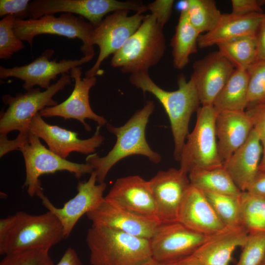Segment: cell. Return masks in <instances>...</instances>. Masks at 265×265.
<instances>
[{"label":"cell","mask_w":265,"mask_h":265,"mask_svg":"<svg viewBox=\"0 0 265 265\" xmlns=\"http://www.w3.org/2000/svg\"><path fill=\"white\" fill-rule=\"evenodd\" d=\"M257 60H265V13L256 34Z\"/></svg>","instance_id":"obj_42"},{"label":"cell","mask_w":265,"mask_h":265,"mask_svg":"<svg viewBox=\"0 0 265 265\" xmlns=\"http://www.w3.org/2000/svg\"><path fill=\"white\" fill-rule=\"evenodd\" d=\"M71 76L64 73L54 84L44 91L39 88H32L25 93H19L15 96L9 94L2 97V102L8 106L7 109L0 112V136H6L13 131L19 133H28V127L33 117L47 107L58 105L53 97L59 91L71 84Z\"/></svg>","instance_id":"obj_6"},{"label":"cell","mask_w":265,"mask_h":265,"mask_svg":"<svg viewBox=\"0 0 265 265\" xmlns=\"http://www.w3.org/2000/svg\"><path fill=\"white\" fill-rule=\"evenodd\" d=\"M104 198L130 212L159 221L148 181L139 176L117 179Z\"/></svg>","instance_id":"obj_19"},{"label":"cell","mask_w":265,"mask_h":265,"mask_svg":"<svg viewBox=\"0 0 265 265\" xmlns=\"http://www.w3.org/2000/svg\"><path fill=\"white\" fill-rule=\"evenodd\" d=\"M127 10L144 13L146 5L136 1L116 0H34L28 5L29 19H36L46 15L59 12L77 14L87 19L94 27L98 26L105 15Z\"/></svg>","instance_id":"obj_10"},{"label":"cell","mask_w":265,"mask_h":265,"mask_svg":"<svg viewBox=\"0 0 265 265\" xmlns=\"http://www.w3.org/2000/svg\"><path fill=\"white\" fill-rule=\"evenodd\" d=\"M192 186L204 191L238 196L241 193L223 165L188 174Z\"/></svg>","instance_id":"obj_28"},{"label":"cell","mask_w":265,"mask_h":265,"mask_svg":"<svg viewBox=\"0 0 265 265\" xmlns=\"http://www.w3.org/2000/svg\"><path fill=\"white\" fill-rule=\"evenodd\" d=\"M160 222L177 221L179 210L191 184L181 168L159 171L148 181Z\"/></svg>","instance_id":"obj_14"},{"label":"cell","mask_w":265,"mask_h":265,"mask_svg":"<svg viewBox=\"0 0 265 265\" xmlns=\"http://www.w3.org/2000/svg\"><path fill=\"white\" fill-rule=\"evenodd\" d=\"M246 191L254 195L265 197V172L259 171Z\"/></svg>","instance_id":"obj_41"},{"label":"cell","mask_w":265,"mask_h":265,"mask_svg":"<svg viewBox=\"0 0 265 265\" xmlns=\"http://www.w3.org/2000/svg\"><path fill=\"white\" fill-rule=\"evenodd\" d=\"M259 171L265 172V153H263L262 158L259 165Z\"/></svg>","instance_id":"obj_46"},{"label":"cell","mask_w":265,"mask_h":265,"mask_svg":"<svg viewBox=\"0 0 265 265\" xmlns=\"http://www.w3.org/2000/svg\"><path fill=\"white\" fill-rule=\"evenodd\" d=\"M179 265H203L198 260L192 256L183 260Z\"/></svg>","instance_id":"obj_44"},{"label":"cell","mask_w":265,"mask_h":265,"mask_svg":"<svg viewBox=\"0 0 265 265\" xmlns=\"http://www.w3.org/2000/svg\"><path fill=\"white\" fill-rule=\"evenodd\" d=\"M248 235L242 225L225 226L220 231L207 236L191 256L203 265H229L234 251L244 245Z\"/></svg>","instance_id":"obj_22"},{"label":"cell","mask_w":265,"mask_h":265,"mask_svg":"<svg viewBox=\"0 0 265 265\" xmlns=\"http://www.w3.org/2000/svg\"><path fill=\"white\" fill-rule=\"evenodd\" d=\"M248 74L235 69L213 103L215 111H244L248 106Z\"/></svg>","instance_id":"obj_26"},{"label":"cell","mask_w":265,"mask_h":265,"mask_svg":"<svg viewBox=\"0 0 265 265\" xmlns=\"http://www.w3.org/2000/svg\"><path fill=\"white\" fill-rule=\"evenodd\" d=\"M261 265H265V258H264V259L263 260V263Z\"/></svg>","instance_id":"obj_47"},{"label":"cell","mask_w":265,"mask_h":265,"mask_svg":"<svg viewBox=\"0 0 265 265\" xmlns=\"http://www.w3.org/2000/svg\"><path fill=\"white\" fill-rule=\"evenodd\" d=\"M172 263V264H163L158 262V261L155 260L153 258H151L150 260L143 264L142 265H179L180 263L182 262Z\"/></svg>","instance_id":"obj_45"},{"label":"cell","mask_w":265,"mask_h":265,"mask_svg":"<svg viewBox=\"0 0 265 265\" xmlns=\"http://www.w3.org/2000/svg\"><path fill=\"white\" fill-rule=\"evenodd\" d=\"M86 215L92 225L108 227L149 239L161 223L117 206L104 198Z\"/></svg>","instance_id":"obj_18"},{"label":"cell","mask_w":265,"mask_h":265,"mask_svg":"<svg viewBox=\"0 0 265 265\" xmlns=\"http://www.w3.org/2000/svg\"><path fill=\"white\" fill-rule=\"evenodd\" d=\"M196 112L194 128L186 137L179 160L180 168L188 174L223 165L215 132V110L213 106L208 105L202 106Z\"/></svg>","instance_id":"obj_7"},{"label":"cell","mask_w":265,"mask_h":265,"mask_svg":"<svg viewBox=\"0 0 265 265\" xmlns=\"http://www.w3.org/2000/svg\"><path fill=\"white\" fill-rule=\"evenodd\" d=\"M241 224L249 234L265 232V197L242 191Z\"/></svg>","instance_id":"obj_31"},{"label":"cell","mask_w":265,"mask_h":265,"mask_svg":"<svg viewBox=\"0 0 265 265\" xmlns=\"http://www.w3.org/2000/svg\"><path fill=\"white\" fill-rule=\"evenodd\" d=\"M216 46L236 69L247 71L257 60L256 35L222 42Z\"/></svg>","instance_id":"obj_29"},{"label":"cell","mask_w":265,"mask_h":265,"mask_svg":"<svg viewBox=\"0 0 265 265\" xmlns=\"http://www.w3.org/2000/svg\"><path fill=\"white\" fill-rule=\"evenodd\" d=\"M174 3L173 0H156L149 3L147 8L156 18L158 24L163 27L171 17Z\"/></svg>","instance_id":"obj_39"},{"label":"cell","mask_w":265,"mask_h":265,"mask_svg":"<svg viewBox=\"0 0 265 265\" xmlns=\"http://www.w3.org/2000/svg\"><path fill=\"white\" fill-rule=\"evenodd\" d=\"M236 265H260L265 257V232L249 234Z\"/></svg>","instance_id":"obj_35"},{"label":"cell","mask_w":265,"mask_h":265,"mask_svg":"<svg viewBox=\"0 0 265 265\" xmlns=\"http://www.w3.org/2000/svg\"><path fill=\"white\" fill-rule=\"evenodd\" d=\"M130 11L119 10L106 16L95 27L91 37V44L97 45L99 53L94 65L85 74V77H96L103 73L102 62L110 54L118 51L137 30L145 15L140 12L129 16Z\"/></svg>","instance_id":"obj_11"},{"label":"cell","mask_w":265,"mask_h":265,"mask_svg":"<svg viewBox=\"0 0 265 265\" xmlns=\"http://www.w3.org/2000/svg\"><path fill=\"white\" fill-rule=\"evenodd\" d=\"M245 112L259 137L263 147V153H265V104L249 106Z\"/></svg>","instance_id":"obj_37"},{"label":"cell","mask_w":265,"mask_h":265,"mask_svg":"<svg viewBox=\"0 0 265 265\" xmlns=\"http://www.w3.org/2000/svg\"><path fill=\"white\" fill-rule=\"evenodd\" d=\"M16 20L8 15L0 21V58L7 59L24 48L23 41L15 34L14 26Z\"/></svg>","instance_id":"obj_34"},{"label":"cell","mask_w":265,"mask_h":265,"mask_svg":"<svg viewBox=\"0 0 265 265\" xmlns=\"http://www.w3.org/2000/svg\"><path fill=\"white\" fill-rule=\"evenodd\" d=\"M215 128L219 156L223 161L248 138L253 129L245 111H215Z\"/></svg>","instance_id":"obj_23"},{"label":"cell","mask_w":265,"mask_h":265,"mask_svg":"<svg viewBox=\"0 0 265 265\" xmlns=\"http://www.w3.org/2000/svg\"><path fill=\"white\" fill-rule=\"evenodd\" d=\"M193 78L202 106L212 105L236 69L218 51L210 53L193 64Z\"/></svg>","instance_id":"obj_20"},{"label":"cell","mask_w":265,"mask_h":265,"mask_svg":"<svg viewBox=\"0 0 265 265\" xmlns=\"http://www.w3.org/2000/svg\"><path fill=\"white\" fill-rule=\"evenodd\" d=\"M130 83L144 93L153 94L164 108L170 120L174 142V157L179 161L183 147L189 133L188 126L192 114L197 110L200 104L193 78L188 81L181 75L178 77V88L166 91L151 79L148 72L130 75Z\"/></svg>","instance_id":"obj_2"},{"label":"cell","mask_w":265,"mask_h":265,"mask_svg":"<svg viewBox=\"0 0 265 265\" xmlns=\"http://www.w3.org/2000/svg\"><path fill=\"white\" fill-rule=\"evenodd\" d=\"M100 128L97 126L95 133L90 138L80 139L75 132L47 123L38 112L31 119L28 131L43 139L49 150L66 159L74 152L87 155L95 153L96 149L105 140V137L100 132Z\"/></svg>","instance_id":"obj_16"},{"label":"cell","mask_w":265,"mask_h":265,"mask_svg":"<svg viewBox=\"0 0 265 265\" xmlns=\"http://www.w3.org/2000/svg\"><path fill=\"white\" fill-rule=\"evenodd\" d=\"M56 265H83L77 252L73 248L68 247Z\"/></svg>","instance_id":"obj_43"},{"label":"cell","mask_w":265,"mask_h":265,"mask_svg":"<svg viewBox=\"0 0 265 265\" xmlns=\"http://www.w3.org/2000/svg\"><path fill=\"white\" fill-rule=\"evenodd\" d=\"M264 13L237 15L222 13L211 31L200 34L198 47L207 48L237 38L256 35Z\"/></svg>","instance_id":"obj_25"},{"label":"cell","mask_w":265,"mask_h":265,"mask_svg":"<svg viewBox=\"0 0 265 265\" xmlns=\"http://www.w3.org/2000/svg\"><path fill=\"white\" fill-rule=\"evenodd\" d=\"M86 242L91 265H142L152 258L150 239L92 225Z\"/></svg>","instance_id":"obj_4"},{"label":"cell","mask_w":265,"mask_h":265,"mask_svg":"<svg viewBox=\"0 0 265 265\" xmlns=\"http://www.w3.org/2000/svg\"><path fill=\"white\" fill-rule=\"evenodd\" d=\"M263 149L259 137L253 129L245 143L223 163L236 186L246 191L259 172Z\"/></svg>","instance_id":"obj_24"},{"label":"cell","mask_w":265,"mask_h":265,"mask_svg":"<svg viewBox=\"0 0 265 265\" xmlns=\"http://www.w3.org/2000/svg\"><path fill=\"white\" fill-rule=\"evenodd\" d=\"M19 150L23 154L26 167V180L23 187L26 188L30 197L38 196L43 193L39 180L43 175L66 171L80 179L94 171L92 166L86 162L78 163L62 158L46 148L38 136L29 132Z\"/></svg>","instance_id":"obj_8"},{"label":"cell","mask_w":265,"mask_h":265,"mask_svg":"<svg viewBox=\"0 0 265 265\" xmlns=\"http://www.w3.org/2000/svg\"><path fill=\"white\" fill-rule=\"evenodd\" d=\"M262 3L261 1L257 0H232L231 13L237 15L263 13Z\"/></svg>","instance_id":"obj_40"},{"label":"cell","mask_w":265,"mask_h":265,"mask_svg":"<svg viewBox=\"0 0 265 265\" xmlns=\"http://www.w3.org/2000/svg\"><path fill=\"white\" fill-rule=\"evenodd\" d=\"M80 66L72 68L70 76L75 80L74 88L70 96L61 103L55 106L47 107L39 112L44 117H60L65 120L75 119L79 121L84 129L90 132V126L85 122L89 119L96 122L101 127L106 125V119L96 114L89 103V91L97 82L96 77L81 78Z\"/></svg>","instance_id":"obj_17"},{"label":"cell","mask_w":265,"mask_h":265,"mask_svg":"<svg viewBox=\"0 0 265 265\" xmlns=\"http://www.w3.org/2000/svg\"><path fill=\"white\" fill-rule=\"evenodd\" d=\"M206 237L178 221L161 222L150 239L152 258L163 264L180 262L191 256Z\"/></svg>","instance_id":"obj_12"},{"label":"cell","mask_w":265,"mask_h":265,"mask_svg":"<svg viewBox=\"0 0 265 265\" xmlns=\"http://www.w3.org/2000/svg\"><path fill=\"white\" fill-rule=\"evenodd\" d=\"M177 221L205 236L212 235L226 226L203 191L191 185L181 205Z\"/></svg>","instance_id":"obj_21"},{"label":"cell","mask_w":265,"mask_h":265,"mask_svg":"<svg viewBox=\"0 0 265 265\" xmlns=\"http://www.w3.org/2000/svg\"><path fill=\"white\" fill-rule=\"evenodd\" d=\"M203 191L214 212L226 226L242 225L240 195L236 196Z\"/></svg>","instance_id":"obj_32"},{"label":"cell","mask_w":265,"mask_h":265,"mask_svg":"<svg viewBox=\"0 0 265 265\" xmlns=\"http://www.w3.org/2000/svg\"><path fill=\"white\" fill-rule=\"evenodd\" d=\"M186 13L189 22L200 34L216 26L222 14L213 0H188Z\"/></svg>","instance_id":"obj_30"},{"label":"cell","mask_w":265,"mask_h":265,"mask_svg":"<svg viewBox=\"0 0 265 265\" xmlns=\"http://www.w3.org/2000/svg\"><path fill=\"white\" fill-rule=\"evenodd\" d=\"M0 265H54L49 251L26 250L4 256Z\"/></svg>","instance_id":"obj_36"},{"label":"cell","mask_w":265,"mask_h":265,"mask_svg":"<svg viewBox=\"0 0 265 265\" xmlns=\"http://www.w3.org/2000/svg\"><path fill=\"white\" fill-rule=\"evenodd\" d=\"M106 188V183L97 182L96 173L93 171L87 181L78 183L77 193L61 208L55 206L44 193L38 197L43 206L58 219L66 238L70 235L80 218L93 210L103 200Z\"/></svg>","instance_id":"obj_13"},{"label":"cell","mask_w":265,"mask_h":265,"mask_svg":"<svg viewBox=\"0 0 265 265\" xmlns=\"http://www.w3.org/2000/svg\"><path fill=\"white\" fill-rule=\"evenodd\" d=\"M54 50L47 49L31 63L21 66L6 68L0 67V78L15 77L24 81L23 87L28 91L35 85L47 89L51 81L60 74L68 73L72 68L80 66L90 61L94 56H83L79 59H63L59 62L50 60Z\"/></svg>","instance_id":"obj_15"},{"label":"cell","mask_w":265,"mask_h":265,"mask_svg":"<svg viewBox=\"0 0 265 265\" xmlns=\"http://www.w3.org/2000/svg\"></svg>","instance_id":"obj_48"},{"label":"cell","mask_w":265,"mask_h":265,"mask_svg":"<svg viewBox=\"0 0 265 265\" xmlns=\"http://www.w3.org/2000/svg\"><path fill=\"white\" fill-rule=\"evenodd\" d=\"M29 0H0V16L13 15L16 19L26 20L28 17Z\"/></svg>","instance_id":"obj_38"},{"label":"cell","mask_w":265,"mask_h":265,"mask_svg":"<svg viewBox=\"0 0 265 265\" xmlns=\"http://www.w3.org/2000/svg\"><path fill=\"white\" fill-rule=\"evenodd\" d=\"M155 107L154 102L149 101L123 126L106 125L107 131L116 137L113 147L105 157H100L94 153L86 158V162L92 166L96 173L98 183L104 182L112 167L126 157L139 155L146 157L155 164L160 161V155L152 150L145 137L146 126Z\"/></svg>","instance_id":"obj_3"},{"label":"cell","mask_w":265,"mask_h":265,"mask_svg":"<svg viewBox=\"0 0 265 265\" xmlns=\"http://www.w3.org/2000/svg\"><path fill=\"white\" fill-rule=\"evenodd\" d=\"M248 106L265 104V60H257L247 70Z\"/></svg>","instance_id":"obj_33"},{"label":"cell","mask_w":265,"mask_h":265,"mask_svg":"<svg viewBox=\"0 0 265 265\" xmlns=\"http://www.w3.org/2000/svg\"><path fill=\"white\" fill-rule=\"evenodd\" d=\"M165 50L163 27L154 15H146L137 30L113 54L111 65L124 74L148 72L160 61Z\"/></svg>","instance_id":"obj_5"},{"label":"cell","mask_w":265,"mask_h":265,"mask_svg":"<svg viewBox=\"0 0 265 265\" xmlns=\"http://www.w3.org/2000/svg\"><path fill=\"white\" fill-rule=\"evenodd\" d=\"M186 10L180 12L171 41L173 65L179 70L184 68L189 61L190 56L196 53L200 35L189 22Z\"/></svg>","instance_id":"obj_27"},{"label":"cell","mask_w":265,"mask_h":265,"mask_svg":"<svg viewBox=\"0 0 265 265\" xmlns=\"http://www.w3.org/2000/svg\"><path fill=\"white\" fill-rule=\"evenodd\" d=\"M95 27L84 18L73 14L63 13L59 17L44 15L39 19L22 20L16 19L14 31L23 41L28 42L31 47L34 38L43 34H55L68 38H78L82 42L80 50L84 56H94V47L91 37Z\"/></svg>","instance_id":"obj_9"},{"label":"cell","mask_w":265,"mask_h":265,"mask_svg":"<svg viewBox=\"0 0 265 265\" xmlns=\"http://www.w3.org/2000/svg\"><path fill=\"white\" fill-rule=\"evenodd\" d=\"M62 226L51 212L31 214L23 211L0 219V254L26 250L49 251L64 239Z\"/></svg>","instance_id":"obj_1"}]
</instances>
